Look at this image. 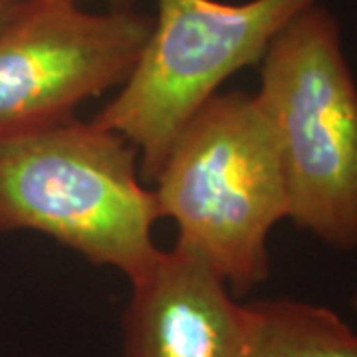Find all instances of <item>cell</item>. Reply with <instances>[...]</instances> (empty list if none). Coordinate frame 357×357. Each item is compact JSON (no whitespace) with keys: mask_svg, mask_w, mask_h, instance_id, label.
Instances as JSON below:
<instances>
[{"mask_svg":"<svg viewBox=\"0 0 357 357\" xmlns=\"http://www.w3.org/2000/svg\"><path fill=\"white\" fill-rule=\"evenodd\" d=\"M159 218L177 225L189 246L246 294L270 274L268 236L288 218L278 141L260 100L218 91L192 115L151 183Z\"/></svg>","mask_w":357,"mask_h":357,"instance_id":"2","label":"cell"},{"mask_svg":"<svg viewBox=\"0 0 357 357\" xmlns=\"http://www.w3.org/2000/svg\"><path fill=\"white\" fill-rule=\"evenodd\" d=\"M151 22L129 8L30 0L0 28V135L72 117L79 103L119 88Z\"/></svg>","mask_w":357,"mask_h":357,"instance_id":"5","label":"cell"},{"mask_svg":"<svg viewBox=\"0 0 357 357\" xmlns=\"http://www.w3.org/2000/svg\"><path fill=\"white\" fill-rule=\"evenodd\" d=\"M131 284L121 357H244V306L183 243Z\"/></svg>","mask_w":357,"mask_h":357,"instance_id":"6","label":"cell"},{"mask_svg":"<svg viewBox=\"0 0 357 357\" xmlns=\"http://www.w3.org/2000/svg\"><path fill=\"white\" fill-rule=\"evenodd\" d=\"M30 0H0V28L8 24Z\"/></svg>","mask_w":357,"mask_h":357,"instance_id":"8","label":"cell"},{"mask_svg":"<svg viewBox=\"0 0 357 357\" xmlns=\"http://www.w3.org/2000/svg\"><path fill=\"white\" fill-rule=\"evenodd\" d=\"M354 307L357 310V292H356V296H354Z\"/></svg>","mask_w":357,"mask_h":357,"instance_id":"9","label":"cell"},{"mask_svg":"<svg viewBox=\"0 0 357 357\" xmlns=\"http://www.w3.org/2000/svg\"><path fill=\"white\" fill-rule=\"evenodd\" d=\"M278 141L288 218L337 250L357 248V84L324 6L270 42L256 93Z\"/></svg>","mask_w":357,"mask_h":357,"instance_id":"3","label":"cell"},{"mask_svg":"<svg viewBox=\"0 0 357 357\" xmlns=\"http://www.w3.org/2000/svg\"><path fill=\"white\" fill-rule=\"evenodd\" d=\"M157 220L137 149L96 119L0 135V232L46 234L133 282L163 252Z\"/></svg>","mask_w":357,"mask_h":357,"instance_id":"1","label":"cell"},{"mask_svg":"<svg viewBox=\"0 0 357 357\" xmlns=\"http://www.w3.org/2000/svg\"><path fill=\"white\" fill-rule=\"evenodd\" d=\"M244 357H357V333L330 307L298 300L244 306Z\"/></svg>","mask_w":357,"mask_h":357,"instance_id":"7","label":"cell"},{"mask_svg":"<svg viewBox=\"0 0 357 357\" xmlns=\"http://www.w3.org/2000/svg\"><path fill=\"white\" fill-rule=\"evenodd\" d=\"M319 0H157L135 64L93 119L139 153L153 183L191 117L246 66L260 64L284 26Z\"/></svg>","mask_w":357,"mask_h":357,"instance_id":"4","label":"cell"}]
</instances>
